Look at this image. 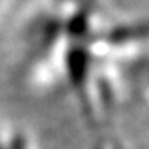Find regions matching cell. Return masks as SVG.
<instances>
[{
	"label": "cell",
	"mask_w": 149,
	"mask_h": 149,
	"mask_svg": "<svg viewBox=\"0 0 149 149\" xmlns=\"http://www.w3.org/2000/svg\"><path fill=\"white\" fill-rule=\"evenodd\" d=\"M0 149H30L26 138L0 120Z\"/></svg>",
	"instance_id": "cell-1"
},
{
	"label": "cell",
	"mask_w": 149,
	"mask_h": 149,
	"mask_svg": "<svg viewBox=\"0 0 149 149\" xmlns=\"http://www.w3.org/2000/svg\"><path fill=\"white\" fill-rule=\"evenodd\" d=\"M135 87L141 91L143 97L146 98V102L149 103V52L144 57L143 63H141L140 70L136 74V81H135Z\"/></svg>",
	"instance_id": "cell-2"
},
{
	"label": "cell",
	"mask_w": 149,
	"mask_h": 149,
	"mask_svg": "<svg viewBox=\"0 0 149 149\" xmlns=\"http://www.w3.org/2000/svg\"><path fill=\"white\" fill-rule=\"evenodd\" d=\"M6 6V0H0V11Z\"/></svg>",
	"instance_id": "cell-3"
}]
</instances>
